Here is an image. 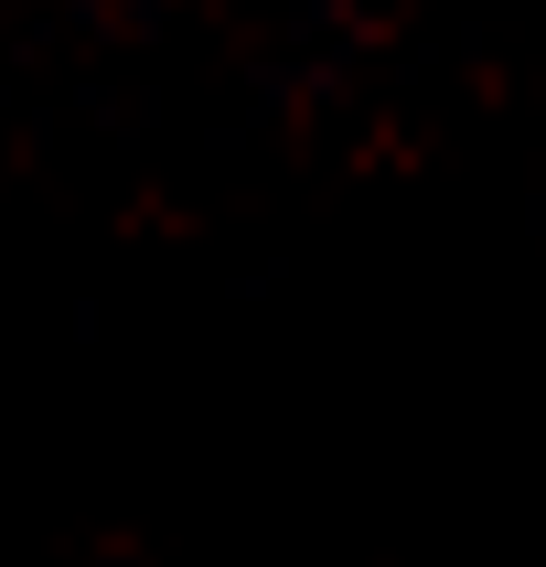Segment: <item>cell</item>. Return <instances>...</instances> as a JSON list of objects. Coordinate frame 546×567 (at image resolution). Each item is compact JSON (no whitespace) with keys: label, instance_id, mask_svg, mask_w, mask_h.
Returning a JSON list of instances; mask_svg holds the SVG:
<instances>
[]
</instances>
